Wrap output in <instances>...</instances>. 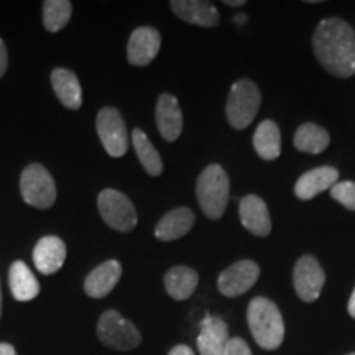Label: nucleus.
<instances>
[{
  "label": "nucleus",
  "mask_w": 355,
  "mask_h": 355,
  "mask_svg": "<svg viewBox=\"0 0 355 355\" xmlns=\"http://www.w3.org/2000/svg\"><path fill=\"white\" fill-rule=\"evenodd\" d=\"M313 51L332 76L345 79L355 74V32L343 19H324L313 33Z\"/></svg>",
  "instance_id": "obj_1"
},
{
  "label": "nucleus",
  "mask_w": 355,
  "mask_h": 355,
  "mask_svg": "<svg viewBox=\"0 0 355 355\" xmlns=\"http://www.w3.org/2000/svg\"><path fill=\"white\" fill-rule=\"evenodd\" d=\"M248 329L259 347L277 350L285 340V321L278 306L265 296H257L248 303Z\"/></svg>",
  "instance_id": "obj_2"
},
{
  "label": "nucleus",
  "mask_w": 355,
  "mask_h": 355,
  "mask_svg": "<svg viewBox=\"0 0 355 355\" xmlns=\"http://www.w3.org/2000/svg\"><path fill=\"white\" fill-rule=\"evenodd\" d=\"M230 196V181L220 165L206 166L198 178L196 198L204 216L209 219H220L227 209Z\"/></svg>",
  "instance_id": "obj_3"
},
{
  "label": "nucleus",
  "mask_w": 355,
  "mask_h": 355,
  "mask_svg": "<svg viewBox=\"0 0 355 355\" xmlns=\"http://www.w3.org/2000/svg\"><path fill=\"white\" fill-rule=\"evenodd\" d=\"M261 105V92L259 86L250 79H241L230 87L225 117L230 127L235 130H243L254 122Z\"/></svg>",
  "instance_id": "obj_4"
},
{
  "label": "nucleus",
  "mask_w": 355,
  "mask_h": 355,
  "mask_svg": "<svg viewBox=\"0 0 355 355\" xmlns=\"http://www.w3.org/2000/svg\"><path fill=\"white\" fill-rule=\"evenodd\" d=\"M96 334L102 345L122 352L137 349L141 344L140 331L117 309H107L101 314Z\"/></svg>",
  "instance_id": "obj_5"
},
{
  "label": "nucleus",
  "mask_w": 355,
  "mask_h": 355,
  "mask_svg": "<svg viewBox=\"0 0 355 355\" xmlns=\"http://www.w3.org/2000/svg\"><path fill=\"white\" fill-rule=\"evenodd\" d=\"M20 194L32 207L48 209L56 201L55 180L43 165L32 163L20 175Z\"/></svg>",
  "instance_id": "obj_6"
},
{
  "label": "nucleus",
  "mask_w": 355,
  "mask_h": 355,
  "mask_svg": "<svg viewBox=\"0 0 355 355\" xmlns=\"http://www.w3.org/2000/svg\"><path fill=\"white\" fill-rule=\"evenodd\" d=\"M97 209L102 220L119 232H128L139 222L135 206L117 189H102L97 198Z\"/></svg>",
  "instance_id": "obj_7"
},
{
  "label": "nucleus",
  "mask_w": 355,
  "mask_h": 355,
  "mask_svg": "<svg viewBox=\"0 0 355 355\" xmlns=\"http://www.w3.org/2000/svg\"><path fill=\"white\" fill-rule=\"evenodd\" d=\"M96 130L102 146L110 157L121 158L128 150V132L122 114L115 107L99 110L96 119Z\"/></svg>",
  "instance_id": "obj_8"
},
{
  "label": "nucleus",
  "mask_w": 355,
  "mask_h": 355,
  "mask_svg": "<svg viewBox=\"0 0 355 355\" xmlns=\"http://www.w3.org/2000/svg\"><path fill=\"white\" fill-rule=\"evenodd\" d=\"M324 283H326V273L316 257H300L293 270V285L298 298L304 303H313L321 296Z\"/></svg>",
  "instance_id": "obj_9"
},
{
  "label": "nucleus",
  "mask_w": 355,
  "mask_h": 355,
  "mask_svg": "<svg viewBox=\"0 0 355 355\" xmlns=\"http://www.w3.org/2000/svg\"><path fill=\"white\" fill-rule=\"evenodd\" d=\"M260 277V266L254 260H239L217 278V288L227 298H237L255 285Z\"/></svg>",
  "instance_id": "obj_10"
},
{
  "label": "nucleus",
  "mask_w": 355,
  "mask_h": 355,
  "mask_svg": "<svg viewBox=\"0 0 355 355\" xmlns=\"http://www.w3.org/2000/svg\"><path fill=\"white\" fill-rule=\"evenodd\" d=\"M162 48V35L153 26H140L133 30L127 44V58L132 66H148L158 56Z\"/></svg>",
  "instance_id": "obj_11"
},
{
  "label": "nucleus",
  "mask_w": 355,
  "mask_h": 355,
  "mask_svg": "<svg viewBox=\"0 0 355 355\" xmlns=\"http://www.w3.org/2000/svg\"><path fill=\"white\" fill-rule=\"evenodd\" d=\"M230 340L227 322L219 316L206 314L196 339L199 355H224Z\"/></svg>",
  "instance_id": "obj_12"
},
{
  "label": "nucleus",
  "mask_w": 355,
  "mask_h": 355,
  "mask_svg": "<svg viewBox=\"0 0 355 355\" xmlns=\"http://www.w3.org/2000/svg\"><path fill=\"white\" fill-rule=\"evenodd\" d=\"M239 216L242 225L248 232L257 237H268L272 232V219H270L266 202L257 194H247L239 204Z\"/></svg>",
  "instance_id": "obj_13"
},
{
  "label": "nucleus",
  "mask_w": 355,
  "mask_h": 355,
  "mask_svg": "<svg viewBox=\"0 0 355 355\" xmlns=\"http://www.w3.org/2000/svg\"><path fill=\"white\" fill-rule=\"evenodd\" d=\"M155 119L159 135L166 141H176L183 132V112L173 94H162L157 101Z\"/></svg>",
  "instance_id": "obj_14"
},
{
  "label": "nucleus",
  "mask_w": 355,
  "mask_h": 355,
  "mask_svg": "<svg viewBox=\"0 0 355 355\" xmlns=\"http://www.w3.org/2000/svg\"><path fill=\"white\" fill-rule=\"evenodd\" d=\"M170 7L176 17L184 20L186 24L214 28L220 24L219 12L214 3L204 0H173Z\"/></svg>",
  "instance_id": "obj_15"
},
{
  "label": "nucleus",
  "mask_w": 355,
  "mask_h": 355,
  "mask_svg": "<svg viewBox=\"0 0 355 355\" xmlns=\"http://www.w3.org/2000/svg\"><path fill=\"white\" fill-rule=\"evenodd\" d=\"M122 277V265L117 260H105L97 265L84 279V291L89 298H105L117 286Z\"/></svg>",
  "instance_id": "obj_16"
},
{
  "label": "nucleus",
  "mask_w": 355,
  "mask_h": 355,
  "mask_svg": "<svg viewBox=\"0 0 355 355\" xmlns=\"http://www.w3.org/2000/svg\"><path fill=\"white\" fill-rule=\"evenodd\" d=\"M66 254H68V248L60 237L46 235L40 239L33 248V263L40 273L55 275L64 265Z\"/></svg>",
  "instance_id": "obj_17"
},
{
  "label": "nucleus",
  "mask_w": 355,
  "mask_h": 355,
  "mask_svg": "<svg viewBox=\"0 0 355 355\" xmlns=\"http://www.w3.org/2000/svg\"><path fill=\"white\" fill-rule=\"evenodd\" d=\"M339 180V170L334 166H319L314 170L306 171L303 176L296 181L295 194L301 201H309L318 194L331 189Z\"/></svg>",
  "instance_id": "obj_18"
},
{
  "label": "nucleus",
  "mask_w": 355,
  "mask_h": 355,
  "mask_svg": "<svg viewBox=\"0 0 355 355\" xmlns=\"http://www.w3.org/2000/svg\"><path fill=\"white\" fill-rule=\"evenodd\" d=\"M196 216L189 207H176L166 212L155 227V237L162 242H171L184 237L193 229Z\"/></svg>",
  "instance_id": "obj_19"
},
{
  "label": "nucleus",
  "mask_w": 355,
  "mask_h": 355,
  "mask_svg": "<svg viewBox=\"0 0 355 355\" xmlns=\"http://www.w3.org/2000/svg\"><path fill=\"white\" fill-rule=\"evenodd\" d=\"M51 87L58 101L69 110H78L83 105V89L73 71L56 68L51 71Z\"/></svg>",
  "instance_id": "obj_20"
},
{
  "label": "nucleus",
  "mask_w": 355,
  "mask_h": 355,
  "mask_svg": "<svg viewBox=\"0 0 355 355\" xmlns=\"http://www.w3.org/2000/svg\"><path fill=\"white\" fill-rule=\"evenodd\" d=\"M8 286H10L13 298L21 301V303L35 300L40 295V290H42L37 277L28 268V265L21 260L13 261L10 265V270H8Z\"/></svg>",
  "instance_id": "obj_21"
},
{
  "label": "nucleus",
  "mask_w": 355,
  "mask_h": 355,
  "mask_svg": "<svg viewBox=\"0 0 355 355\" xmlns=\"http://www.w3.org/2000/svg\"><path fill=\"white\" fill-rule=\"evenodd\" d=\"M199 283V275L196 270L189 266L178 265L168 270L165 275V290L168 296L176 301H184L193 296Z\"/></svg>",
  "instance_id": "obj_22"
},
{
  "label": "nucleus",
  "mask_w": 355,
  "mask_h": 355,
  "mask_svg": "<svg viewBox=\"0 0 355 355\" xmlns=\"http://www.w3.org/2000/svg\"><path fill=\"white\" fill-rule=\"evenodd\" d=\"M254 148L266 162H273L282 153V133L273 121H263L254 133Z\"/></svg>",
  "instance_id": "obj_23"
},
{
  "label": "nucleus",
  "mask_w": 355,
  "mask_h": 355,
  "mask_svg": "<svg viewBox=\"0 0 355 355\" xmlns=\"http://www.w3.org/2000/svg\"><path fill=\"white\" fill-rule=\"evenodd\" d=\"M295 148L300 152L306 153H322L331 144V137L327 130H324L321 125H316L313 122H306L303 125L298 127L293 139Z\"/></svg>",
  "instance_id": "obj_24"
},
{
  "label": "nucleus",
  "mask_w": 355,
  "mask_h": 355,
  "mask_svg": "<svg viewBox=\"0 0 355 355\" xmlns=\"http://www.w3.org/2000/svg\"><path fill=\"white\" fill-rule=\"evenodd\" d=\"M132 144L135 148L137 157H139L144 170L150 176H159L163 173V162L159 153L157 152L152 141H150L146 133L141 128H133L132 132Z\"/></svg>",
  "instance_id": "obj_25"
},
{
  "label": "nucleus",
  "mask_w": 355,
  "mask_h": 355,
  "mask_svg": "<svg viewBox=\"0 0 355 355\" xmlns=\"http://www.w3.org/2000/svg\"><path fill=\"white\" fill-rule=\"evenodd\" d=\"M73 3L69 0H46L43 3V25L48 32L56 33L69 24Z\"/></svg>",
  "instance_id": "obj_26"
},
{
  "label": "nucleus",
  "mask_w": 355,
  "mask_h": 355,
  "mask_svg": "<svg viewBox=\"0 0 355 355\" xmlns=\"http://www.w3.org/2000/svg\"><path fill=\"white\" fill-rule=\"evenodd\" d=\"M331 196L350 211H355V183L354 181H337L331 188Z\"/></svg>",
  "instance_id": "obj_27"
},
{
  "label": "nucleus",
  "mask_w": 355,
  "mask_h": 355,
  "mask_svg": "<svg viewBox=\"0 0 355 355\" xmlns=\"http://www.w3.org/2000/svg\"><path fill=\"white\" fill-rule=\"evenodd\" d=\"M224 355H254L242 337H230Z\"/></svg>",
  "instance_id": "obj_28"
},
{
  "label": "nucleus",
  "mask_w": 355,
  "mask_h": 355,
  "mask_svg": "<svg viewBox=\"0 0 355 355\" xmlns=\"http://www.w3.org/2000/svg\"><path fill=\"white\" fill-rule=\"evenodd\" d=\"M8 68V53H7V46L3 43V40L0 38V78L6 74V71Z\"/></svg>",
  "instance_id": "obj_29"
},
{
  "label": "nucleus",
  "mask_w": 355,
  "mask_h": 355,
  "mask_svg": "<svg viewBox=\"0 0 355 355\" xmlns=\"http://www.w3.org/2000/svg\"><path fill=\"white\" fill-rule=\"evenodd\" d=\"M168 355H196L194 354V350L189 347V345H175L170 352H168Z\"/></svg>",
  "instance_id": "obj_30"
},
{
  "label": "nucleus",
  "mask_w": 355,
  "mask_h": 355,
  "mask_svg": "<svg viewBox=\"0 0 355 355\" xmlns=\"http://www.w3.org/2000/svg\"><path fill=\"white\" fill-rule=\"evenodd\" d=\"M0 355H17V350L12 344L0 343Z\"/></svg>",
  "instance_id": "obj_31"
},
{
  "label": "nucleus",
  "mask_w": 355,
  "mask_h": 355,
  "mask_svg": "<svg viewBox=\"0 0 355 355\" xmlns=\"http://www.w3.org/2000/svg\"><path fill=\"white\" fill-rule=\"evenodd\" d=\"M349 314L355 319V288L352 291V295H350V300H349Z\"/></svg>",
  "instance_id": "obj_32"
},
{
  "label": "nucleus",
  "mask_w": 355,
  "mask_h": 355,
  "mask_svg": "<svg viewBox=\"0 0 355 355\" xmlns=\"http://www.w3.org/2000/svg\"><path fill=\"white\" fill-rule=\"evenodd\" d=\"M224 3L229 7H243L247 2L245 0H224Z\"/></svg>",
  "instance_id": "obj_33"
},
{
  "label": "nucleus",
  "mask_w": 355,
  "mask_h": 355,
  "mask_svg": "<svg viewBox=\"0 0 355 355\" xmlns=\"http://www.w3.org/2000/svg\"><path fill=\"white\" fill-rule=\"evenodd\" d=\"M0 318H2V286H0Z\"/></svg>",
  "instance_id": "obj_34"
},
{
  "label": "nucleus",
  "mask_w": 355,
  "mask_h": 355,
  "mask_svg": "<svg viewBox=\"0 0 355 355\" xmlns=\"http://www.w3.org/2000/svg\"><path fill=\"white\" fill-rule=\"evenodd\" d=\"M349 355H355V352H352V354H349Z\"/></svg>",
  "instance_id": "obj_35"
}]
</instances>
